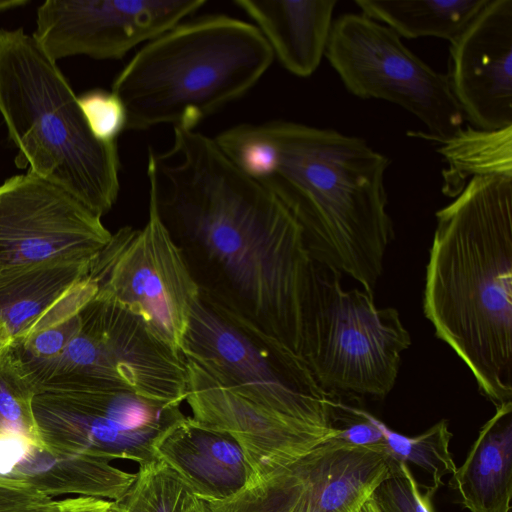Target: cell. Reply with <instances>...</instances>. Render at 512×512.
I'll return each instance as SVG.
<instances>
[{
	"label": "cell",
	"mask_w": 512,
	"mask_h": 512,
	"mask_svg": "<svg viewBox=\"0 0 512 512\" xmlns=\"http://www.w3.org/2000/svg\"><path fill=\"white\" fill-rule=\"evenodd\" d=\"M147 177L149 207L228 288L201 298L275 358L303 361L318 263L286 204L196 130L176 128L167 150L150 149Z\"/></svg>",
	"instance_id": "obj_1"
},
{
	"label": "cell",
	"mask_w": 512,
	"mask_h": 512,
	"mask_svg": "<svg viewBox=\"0 0 512 512\" xmlns=\"http://www.w3.org/2000/svg\"><path fill=\"white\" fill-rule=\"evenodd\" d=\"M214 140L286 204L317 263L374 295L394 238L385 187L388 157L360 137L283 120L240 124Z\"/></svg>",
	"instance_id": "obj_2"
},
{
	"label": "cell",
	"mask_w": 512,
	"mask_h": 512,
	"mask_svg": "<svg viewBox=\"0 0 512 512\" xmlns=\"http://www.w3.org/2000/svg\"><path fill=\"white\" fill-rule=\"evenodd\" d=\"M192 417L242 447L251 481L337 435L339 394L305 364L280 361L200 296L182 350Z\"/></svg>",
	"instance_id": "obj_3"
},
{
	"label": "cell",
	"mask_w": 512,
	"mask_h": 512,
	"mask_svg": "<svg viewBox=\"0 0 512 512\" xmlns=\"http://www.w3.org/2000/svg\"><path fill=\"white\" fill-rule=\"evenodd\" d=\"M436 220L423 311L496 407L512 397V177L471 178Z\"/></svg>",
	"instance_id": "obj_4"
},
{
	"label": "cell",
	"mask_w": 512,
	"mask_h": 512,
	"mask_svg": "<svg viewBox=\"0 0 512 512\" xmlns=\"http://www.w3.org/2000/svg\"><path fill=\"white\" fill-rule=\"evenodd\" d=\"M0 114L19 169L101 218L112 209L120 190L117 142L91 133L56 61L22 27L0 29Z\"/></svg>",
	"instance_id": "obj_5"
},
{
	"label": "cell",
	"mask_w": 512,
	"mask_h": 512,
	"mask_svg": "<svg viewBox=\"0 0 512 512\" xmlns=\"http://www.w3.org/2000/svg\"><path fill=\"white\" fill-rule=\"evenodd\" d=\"M274 55L255 25L226 15L178 24L144 45L112 84L126 128L160 124L194 130L246 94Z\"/></svg>",
	"instance_id": "obj_6"
},
{
	"label": "cell",
	"mask_w": 512,
	"mask_h": 512,
	"mask_svg": "<svg viewBox=\"0 0 512 512\" xmlns=\"http://www.w3.org/2000/svg\"><path fill=\"white\" fill-rule=\"evenodd\" d=\"M341 276L317 264L302 359L328 392L384 398L396 383L410 334L395 308H378L365 290H345Z\"/></svg>",
	"instance_id": "obj_7"
},
{
	"label": "cell",
	"mask_w": 512,
	"mask_h": 512,
	"mask_svg": "<svg viewBox=\"0 0 512 512\" xmlns=\"http://www.w3.org/2000/svg\"><path fill=\"white\" fill-rule=\"evenodd\" d=\"M79 318L77 332L58 357L23 362L37 390L115 386L162 402L185 401L184 357L139 318L96 294L82 307Z\"/></svg>",
	"instance_id": "obj_8"
},
{
	"label": "cell",
	"mask_w": 512,
	"mask_h": 512,
	"mask_svg": "<svg viewBox=\"0 0 512 512\" xmlns=\"http://www.w3.org/2000/svg\"><path fill=\"white\" fill-rule=\"evenodd\" d=\"M324 56L351 94L391 102L417 117L428 132L415 137L442 143L462 129L465 117L447 74L432 69L386 25L362 13L340 15Z\"/></svg>",
	"instance_id": "obj_9"
},
{
	"label": "cell",
	"mask_w": 512,
	"mask_h": 512,
	"mask_svg": "<svg viewBox=\"0 0 512 512\" xmlns=\"http://www.w3.org/2000/svg\"><path fill=\"white\" fill-rule=\"evenodd\" d=\"M88 275L96 295L139 318L161 342L182 355L201 289L181 246L154 209L140 229H118L96 254Z\"/></svg>",
	"instance_id": "obj_10"
},
{
	"label": "cell",
	"mask_w": 512,
	"mask_h": 512,
	"mask_svg": "<svg viewBox=\"0 0 512 512\" xmlns=\"http://www.w3.org/2000/svg\"><path fill=\"white\" fill-rule=\"evenodd\" d=\"M32 408L51 451L139 465L157 459V442L185 416L179 404L115 386L39 389Z\"/></svg>",
	"instance_id": "obj_11"
},
{
	"label": "cell",
	"mask_w": 512,
	"mask_h": 512,
	"mask_svg": "<svg viewBox=\"0 0 512 512\" xmlns=\"http://www.w3.org/2000/svg\"><path fill=\"white\" fill-rule=\"evenodd\" d=\"M111 232L62 188L32 174L0 184V265L92 260Z\"/></svg>",
	"instance_id": "obj_12"
},
{
	"label": "cell",
	"mask_w": 512,
	"mask_h": 512,
	"mask_svg": "<svg viewBox=\"0 0 512 512\" xmlns=\"http://www.w3.org/2000/svg\"><path fill=\"white\" fill-rule=\"evenodd\" d=\"M206 0H46L32 34L57 60L77 55L119 59L177 26Z\"/></svg>",
	"instance_id": "obj_13"
},
{
	"label": "cell",
	"mask_w": 512,
	"mask_h": 512,
	"mask_svg": "<svg viewBox=\"0 0 512 512\" xmlns=\"http://www.w3.org/2000/svg\"><path fill=\"white\" fill-rule=\"evenodd\" d=\"M447 77L475 128L512 126V0H489L450 43Z\"/></svg>",
	"instance_id": "obj_14"
},
{
	"label": "cell",
	"mask_w": 512,
	"mask_h": 512,
	"mask_svg": "<svg viewBox=\"0 0 512 512\" xmlns=\"http://www.w3.org/2000/svg\"><path fill=\"white\" fill-rule=\"evenodd\" d=\"M92 260L0 265V323L18 345L76 315L96 294Z\"/></svg>",
	"instance_id": "obj_15"
},
{
	"label": "cell",
	"mask_w": 512,
	"mask_h": 512,
	"mask_svg": "<svg viewBox=\"0 0 512 512\" xmlns=\"http://www.w3.org/2000/svg\"><path fill=\"white\" fill-rule=\"evenodd\" d=\"M156 457L203 501L223 500L244 488L251 470L230 434L184 416L159 439Z\"/></svg>",
	"instance_id": "obj_16"
},
{
	"label": "cell",
	"mask_w": 512,
	"mask_h": 512,
	"mask_svg": "<svg viewBox=\"0 0 512 512\" xmlns=\"http://www.w3.org/2000/svg\"><path fill=\"white\" fill-rule=\"evenodd\" d=\"M309 512H356L400 471L387 446H357L330 438L308 453Z\"/></svg>",
	"instance_id": "obj_17"
},
{
	"label": "cell",
	"mask_w": 512,
	"mask_h": 512,
	"mask_svg": "<svg viewBox=\"0 0 512 512\" xmlns=\"http://www.w3.org/2000/svg\"><path fill=\"white\" fill-rule=\"evenodd\" d=\"M290 73L311 76L320 65L337 0H235Z\"/></svg>",
	"instance_id": "obj_18"
},
{
	"label": "cell",
	"mask_w": 512,
	"mask_h": 512,
	"mask_svg": "<svg viewBox=\"0 0 512 512\" xmlns=\"http://www.w3.org/2000/svg\"><path fill=\"white\" fill-rule=\"evenodd\" d=\"M512 401L496 406L467 457L452 474L470 512H510L512 496Z\"/></svg>",
	"instance_id": "obj_19"
},
{
	"label": "cell",
	"mask_w": 512,
	"mask_h": 512,
	"mask_svg": "<svg viewBox=\"0 0 512 512\" xmlns=\"http://www.w3.org/2000/svg\"><path fill=\"white\" fill-rule=\"evenodd\" d=\"M489 0H356L362 14L400 37H436L452 43Z\"/></svg>",
	"instance_id": "obj_20"
},
{
	"label": "cell",
	"mask_w": 512,
	"mask_h": 512,
	"mask_svg": "<svg viewBox=\"0 0 512 512\" xmlns=\"http://www.w3.org/2000/svg\"><path fill=\"white\" fill-rule=\"evenodd\" d=\"M440 144L438 152L447 164L442 171L446 196L456 197L473 177H512V126L498 130L462 128Z\"/></svg>",
	"instance_id": "obj_21"
},
{
	"label": "cell",
	"mask_w": 512,
	"mask_h": 512,
	"mask_svg": "<svg viewBox=\"0 0 512 512\" xmlns=\"http://www.w3.org/2000/svg\"><path fill=\"white\" fill-rule=\"evenodd\" d=\"M37 386L15 348L0 355V463L28 446H45L34 418Z\"/></svg>",
	"instance_id": "obj_22"
},
{
	"label": "cell",
	"mask_w": 512,
	"mask_h": 512,
	"mask_svg": "<svg viewBox=\"0 0 512 512\" xmlns=\"http://www.w3.org/2000/svg\"><path fill=\"white\" fill-rule=\"evenodd\" d=\"M345 411L364 417L373 422L381 431L390 453L399 461L413 463L424 469L432 479L430 488L436 491L443 483L444 476L453 474L456 465L449 450L452 437L448 421L440 420L425 432L409 437L391 430L385 423L362 408L346 405Z\"/></svg>",
	"instance_id": "obj_23"
},
{
	"label": "cell",
	"mask_w": 512,
	"mask_h": 512,
	"mask_svg": "<svg viewBox=\"0 0 512 512\" xmlns=\"http://www.w3.org/2000/svg\"><path fill=\"white\" fill-rule=\"evenodd\" d=\"M195 495L162 461L139 465L126 493L116 500L125 512H184Z\"/></svg>",
	"instance_id": "obj_24"
},
{
	"label": "cell",
	"mask_w": 512,
	"mask_h": 512,
	"mask_svg": "<svg viewBox=\"0 0 512 512\" xmlns=\"http://www.w3.org/2000/svg\"><path fill=\"white\" fill-rule=\"evenodd\" d=\"M79 107L91 133L100 141L116 142L127 126V114L114 92L93 89L77 96Z\"/></svg>",
	"instance_id": "obj_25"
},
{
	"label": "cell",
	"mask_w": 512,
	"mask_h": 512,
	"mask_svg": "<svg viewBox=\"0 0 512 512\" xmlns=\"http://www.w3.org/2000/svg\"><path fill=\"white\" fill-rule=\"evenodd\" d=\"M430 487L421 492L408 464L401 462L400 471L384 480L373 496L380 512H434Z\"/></svg>",
	"instance_id": "obj_26"
},
{
	"label": "cell",
	"mask_w": 512,
	"mask_h": 512,
	"mask_svg": "<svg viewBox=\"0 0 512 512\" xmlns=\"http://www.w3.org/2000/svg\"><path fill=\"white\" fill-rule=\"evenodd\" d=\"M80 326L79 313L39 331L18 345H12L25 363L58 357Z\"/></svg>",
	"instance_id": "obj_27"
},
{
	"label": "cell",
	"mask_w": 512,
	"mask_h": 512,
	"mask_svg": "<svg viewBox=\"0 0 512 512\" xmlns=\"http://www.w3.org/2000/svg\"><path fill=\"white\" fill-rule=\"evenodd\" d=\"M0 512H63L60 501L36 488L0 477Z\"/></svg>",
	"instance_id": "obj_28"
},
{
	"label": "cell",
	"mask_w": 512,
	"mask_h": 512,
	"mask_svg": "<svg viewBox=\"0 0 512 512\" xmlns=\"http://www.w3.org/2000/svg\"><path fill=\"white\" fill-rule=\"evenodd\" d=\"M340 402L339 408L349 415L351 421L344 426H338L339 431L334 438L346 444L357 446H387L381 431L373 422L345 411L341 408Z\"/></svg>",
	"instance_id": "obj_29"
},
{
	"label": "cell",
	"mask_w": 512,
	"mask_h": 512,
	"mask_svg": "<svg viewBox=\"0 0 512 512\" xmlns=\"http://www.w3.org/2000/svg\"><path fill=\"white\" fill-rule=\"evenodd\" d=\"M63 512H125L114 500L77 496L60 500Z\"/></svg>",
	"instance_id": "obj_30"
},
{
	"label": "cell",
	"mask_w": 512,
	"mask_h": 512,
	"mask_svg": "<svg viewBox=\"0 0 512 512\" xmlns=\"http://www.w3.org/2000/svg\"><path fill=\"white\" fill-rule=\"evenodd\" d=\"M11 345H13L12 338L9 335L6 327L0 323V355Z\"/></svg>",
	"instance_id": "obj_31"
},
{
	"label": "cell",
	"mask_w": 512,
	"mask_h": 512,
	"mask_svg": "<svg viewBox=\"0 0 512 512\" xmlns=\"http://www.w3.org/2000/svg\"><path fill=\"white\" fill-rule=\"evenodd\" d=\"M184 512H211L208 505L196 496Z\"/></svg>",
	"instance_id": "obj_32"
},
{
	"label": "cell",
	"mask_w": 512,
	"mask_h": 512,
	"mask_svg": "<svg viewBox=\"0 0 512 512\" xmlns=\"http://www.w3.org/2000/svg\"><path fill=\"white\" fill-rule=\"evenodd\" d=\"M29 3V0H0V12L19 8Z\"/></svg>",
	"instance_id": "obj_33"
},
{
	"label": "cell",
	"mask_w": 512,
	"mask_h": 512,
	"mask_svg": "<svg viewBox=\"0 0 512 512\" xmlns=\"http://www.w3.org/2000/svg\"><path fill=\"white\" fill-rule=\"evenodd\" d=\"M356 512H380V509L372 495Z\"/></svg>",
	"instance_id": "obj_34"
}]
</instances>
